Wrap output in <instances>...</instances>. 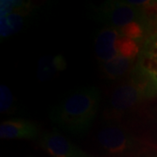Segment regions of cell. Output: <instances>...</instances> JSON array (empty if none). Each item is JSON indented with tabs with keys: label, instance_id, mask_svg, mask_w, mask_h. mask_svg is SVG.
I'll use <instances>...</instances> for the list:
<instances>
[{
	"label": "cell",
	"instance_id": "14",
	"mask_svg": "<svg viewBox=\"0 0 157 157\" xmlns=\"http://www.w3.org/2000/svg\"><path fill=\"white\" fill-rule=\"evenodd\" d=\"M28 6L24 1H17V0H1L0 1V18L6 17L12 11L17 9H21Z\"/></svg>",
	"mask_w": 157,
	"mask_h": 157
},
{
	"label": "cell",
	"instance_id": "11",
	"mask_svg": "<svg viewBox=\"0 0 157 157\" xmlns=\"http://www.w3.org/2000/svg\"><path fill=\"white\" fill-rule=\"evenodd\" d=\"M67 67V62L62 55L43 57L39 59L38 66V78L40 81L51 78L57 72L63 71Z\"/></svg>",
	"mask_w": 157,
	"mask_h": 157
},
{
	"label": "cell",
	"instance_id": "15",
	"mask_svg": "<svg viewBox=\"0 0 157 157\" xmlns=\"http://www.w3.org/2000/svg\"><path fill=\"white\" fill-rule=\"evenodd\" d=\"M13 104V97L11 90L6 86H1L0 87V111L6 113L11 110Z\"/></svg>",
	"mask_w": 157,
	"mask_h": 157
},
{
	"label": "cell",
	"instance_id": "3",
	"mask_svg": "<svg viewBox=\"0 0 157 157\" xmlns=\"http://www.w3.org/2000/svg\"><path fill=\"white\" fill-rule=\"evenodd\" d=\"M97 140L101 147L110 155H123L137 146V140L128 129L115 124H107L102 127Z\"/></svg>",
	"mask_w": 157,
	"mask_h": 157
},
{
	"label": "cell",
	"instance_id": "10",
	"mask_svg": "<svg viewBox=\"0 0 157 157\" xmlns=\"http://www.w3.org/2000/svg\"><path fill=\"white\" fill-rule=\"evenodd\" d=\"M27 6L21 9H17L16 11H12L6 17L0 18L1 38H8L10 36H12L18 33L24 27L28 16Z\"/></svg>",
	"mask_w": 157,
	"mask_h": 157
},
{
	"label": "cell",
	"instance_id": "16",
	"mask_svg": "<svg viewBox=\"0 0 157 157\" xmlns=\"http://www.w3.org/2000/svg\"><path fill=\"white\" fill-rule=\"evenodd\" d=\"M86 157H93V156H90V155H87V156Z\"/></svg>",
	"mask_w": 157,
	"mask_h": 157
},
{
	"label": "cell",
	"instance_id": "5",
	"mask_svg": "<svg viewBox=\"0 0 157 157\" xmlns=\"http://www.w3.org/2000/svg\"><path fill=\"white\" fill-rule=\"evenodd\" d=\"M132 74L147 87L153 84L157 88V37L145 44Z\"/></svg>",
	"mask_w": 157,
	"mask_h": 157
},
{
	"label": "cell",
	"instance_id": "13",
	"mask_svg": "<svg viewBox=\"0 0 157 157\" xmlns=\"http://www.w3.org/2000/svg\"><path fill=\"white\" fill-rule=\"evenodd\" d=\"M145 24L139 22H134L125 25L123 27L118 28L121 36L126 37L128 39H135L140 41L144 36L145 33Z\"/></svg>",
	"mask_w": 157,
	"mask_h": 157
},
{
	"label": "cell",
	"instance_id": "1",
	"mask_svg": "<svg viewBox=\"0 0 157 157\" xmlns=\"http://www.w3.org/2000/svg\"><path fill=\"white\" fill-rule=\"evenodd\" d=\"M100 102L101 94L95 86L78 88L52 109L51 121L70 135H84L95 119Z\"/></svg>",
	"mask_w": 157,
	"mask_h": 157
},
{
	"label": "cell",
	"instance_id": "2",
	"mask_svg": "<svg viewBox=\"0 0 157 157\" xmlns=\"http://www.w3.org/2000/svg\"><path fill=\"white\" fill-rule=\"evenodd\" d=\"M94 18L107 27L121 28L134 22L145 23L144 12L127 1H108L93 10Z\"/></svg>",
	"mask_w": 157,
	"mask_h": 157
},
{
	"label": "cell",
	"instance_id": "12",
	"mask_svg": "<svg viewBox=\"0 0 157 157\" xmlns=\"http://www.w3.org/2000/svg\"><path fill=\"white\" fill-rule=\"evenodd\" d=\"M118 53L129 59H135L140 52L139 41L121 36L116 42Z\"/></svg>",
	"mask_w": 157,
	"mask_h": 157
},
{
	"label": "cell",
	"instance_id": "6",
	"mask_svg": "<svg viewBox=\"0 0 157 157\" xmlns=\"http://www.w3.org/2000/svg\"><path fill=\"white\" fill-rule=\"evenodd\" d=\"M39 145L52 157H86L87 154L56 131L40 136Z\"/></svg>",
	"mask_w": 157,
	"mask_h": 157
},
{
	"label": "cell",
	"instance_id": "4",
	"mask_svg": "<svg viewBox=\"0 0 157 157\" xmlns=\"http://www.w3.org/2000/svg\"><path fill=\"white\" fill-rule=\"evenodd\" d=\"M147 89L130 78V80L120 85L113 91L108 101V113L115 115L134 108L146 94Z\"/></svg>",
	"mask_w": 157,
	"mask_h": 157
},
{
	"label": "cell",
	"instance_id": "8",
	"mask_svg": "<svg viewBox=\"0 0 157 157\" xmlns=\"http://www.w3.org/2000/svg\"><path fill=\"white\" fill-rule=\"evenodd\" d=\"M39 135L38 127L32 121L23 119H11L0 125L2 139H36Z\"/></svg>",
	"mask_w": 157,
	"mask_h": 157
},
{
	"label": "cell",
	"instance_id": "9",
	"mask_svg": "<svg viewBox=\"0 0 157 157\" xmlns=\"http://www.w3.org/2000/svg\"><path fill=\"white\" fill-rule=\"evenodd\" d=\"M135 59H129L121 55L105 63H101V73L110 79L121 78L135 69Z\"/></svg>",
	"mask_w": 157,
	"mask_h": 157
},
{
	"label": "cell",
	"instance_id": "7",
	"mask_svg": "<svg viewBox=\"0 0 157 157\" xmlns=\"http://www.w3.org/2000/svg\"><path fill=\"white\" fill-rule=\"evenodd\" d=\"M121 37L117 28L105 27L98 33L95 39V54L101 63L109 61L119 55L116 42Z\"/></svg>",
	"mask_w": 157,
	"mask_h": 157
}]
</instances>
